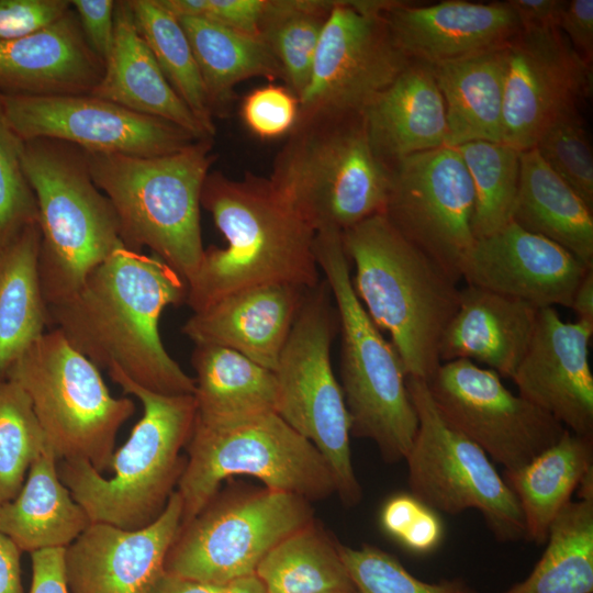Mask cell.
<instances>
[{
    "label": "cell",
    "instance_id": "43",
    "mask_svg": "<svg viewBox=\"0 0 593 593\" xmlns=\"http://www.w3.org/2000/svg\"><path fill=\"white\" fill-rule=\"evenodd\" d=\"M23 141L12 131L0 102V233L37 222L34 192L21 164Z\"/></svg>",
    "mask_w": 593,
    "mask_h": 593
},
{
    "label": "cell",
    "instance_id": "3",
    "mask_svg": "<svg viewBox=\"0 0 593 593\" xmlns=\"http://www.w3.org/2000/svg\"><path fill=\"white\" fill-rule=\"evenodd\" d=\"M342 239L363 309L390 335L406 377L428 382L441 363V337L459 305L458 282L383 213L343 231Z\"/></svg>",
    "mask_w": 593,
    "mask_h": 593
},
{
    "label": "cell",
    "instance_id": "33",
    "mask_svg": "<svg viewBox=\"0 0 593 593\" xmlns=\"http://www.w3.org/2000/svg\"><path fill=\"white\" fill-rule=\"evenodd\" d=\"M191 362L195 371L197 416L220 421L276 412L277 380L272 370L215 345H195Z\"/></svg>",
    "mask_w": 593,
    "mask_h": 593
},
{
    "label": "cell",
    "instance_id": "9",
    "mask_svg": "<svg viewBox=\"0 0 593 593\" xmlns=\"http://www.w3.org/2000/svg\"><path fill=\"white\" fill-rule=\"evenodd\" d=\"M186 447L188 457L176 490L182 502L181 526L233 475L254 477L267 489L309 502L336 493L324 458L276 412L220 421L195 413Z\"/></svg>",
    "mask_w": 593,
    "mask_h": 593
},
{
    "label": "cell",
    "instance_id": "17",
    "mask_svg": "<svg viewBox=\"0 0 593 593\" xmlns=\"http://www.w3.org/2000/svg\"><path fill=\"white\" fill-rule=\"evenodd\" d=\"M7 122L22 141L47 137L90 153L156 157L202 139L165 120L91 94L4 96Z\"/></svg>",
    "mask_w": 593,
    "mask_h": 593
},
{
    "label": "cell",
    "instance_id": "49",
    "mask_svg": "<svg viewBox=\"0 0 593 593\" xmlns=\"http://www.w3.org/2000/svg\"><path fill=\"white\" fill-rule=\"evenodd\" d=\"M575 53L589 65L593 60V0L566 1L559 23Z\"/></svg>",
    "mask_w": 593,
    "mask_h": 593
},
{
    "label": "cell",
    "instance_id": "6",
    "mask_svg": "<svg viewBox=\"0 0 593 593\" xmlns=\"http://www.w3.org/2000/svg\"><path fill=\"white\" fill-rule=\"evenodd\" d=\"M21 164L37 204L38 276L48 307L69 299L122 246L119 223L91 178L86 150L32 138L23 141Z\"/></svg>",
    "mask_w": 593,
    "mask_h": 593
},
{
    "label": "cell",
    "instance_id": "24",
    "mask_svg": "<svg viewBox=\"0 0 593 593\" xmlns=\"http://www.w3.org/2000/svg\"><path fill=\"white\" fill-rule=\"evenodd\" d=\"M103 70L71 10L34 34L0 42V94H90Z\"/></svg>",
    "mask_w": 593,
    "mask_h": 593
},
{
    "label": "cell",
    "instance_id": "39",
    "mask_svg": "<svg viewBox=\"0 0 593 593\" xmlns=\"http://www.w3.org/2000/svg\"><path fill=\"white\" fill-rule=\"evenodd\" d=\"M474 190L472 231L475 239L511 222L516 199L521 152L504 143L472 141L456 146Z\"/></svg>",
    "mask_w": 593,
    "mask_h": 593
},
{
    "label": "cell",
    "instance_id": "19",
    "mask_svg": "<svg viewBox=\"0 0 593 593\" xmlns=\"http://www.w3.org/2000/svg\"><path fill=\"white\" fill-rule=\"evenodd\" d=\"M181 517L175 490L159 517L143 528L91 523L64 550L69 593H149L164 572Z\"/></svg>",
    "mask_w": 593,
    "mask_h": 593
},
{
    "label": "cell",
    "instance_id": "18",
    "mask_svg": "<svg viewBox=\"0 0 593 593\" xmlns=\"http://www.w3.org/2000/svg\"><path fill=\"white\" fill-rule=\"evenodd\" d=\"M505 65L502 143L519 152L592 92V65L559 29L521 30L505 46Z\"/></svg>",
    "mask_w": 593,
    "mask_h": 593
},
{
    "label": "cell",
    "instance_id": "25",
    "mask_svg": "<svg viewBox=\"0 0 593 593\" xmlns=\"http://www.w3.org/2000/svg\"><path fill=\"white\" fill-rule=\"evenodd\" d=\"M538 311L522 300L467 286L441 337L440 362L468 359L512 379L532 342Z\"/></svg>",
    "mask_w": 593,
    "mask_h": 593
},
{
    "label": "cell",
    "instance_id": "42",
    "mask_svg": "<svg viewBox=\"0 0 593 593\" xmlns=\"http://www.w3.org/2000/svg\"><path fill=\"white\" fill-rule=\"evenodd\" d=\"M535 147L550 169L593 209V153L580 111L557 119Z\"/></svg>",
    "mask_w": 593,
    "mask_h": 593
},
{
    "label": "cell",
    "instance_id": "23",
    "mask_svg": "<svg viewBox=\"0 0 593 593\" xmlns=\"http://www.w3.org/2000/svg\"><path fill=\"white\" fill-rule=\"evenodd\" d=\"M307 291L288 283L243 289L194 312L181 332L195 345L225 347L275 371Z\"/></svg>",
    "mask_w": 593,
    "mask_h": 593
},
{
    "label": "cell",
    "instance_id": "36",
    "mask_svg": "<svg viewBox=\"0 0 593 593\" xmlns=\"http://www.w3.org/2000/svg\"><path fill=\"white\" fill-rule=\"evenodd\" d=\"M255 575L267 593L356 591L333 541L315 522L272 547Z\"/></svg>",
    "mask_w": 593,
    "mask_h": 593
},
{
    "label": "cell",
    "instance_id": "57",
    "mask_svg": "<svg viewBox=\"0 0 593 593\" xmlns=\"http://www.w3.org/2000/svg\"><path fill=\"white\" fill-rule=\"evenodd\" d=\"M320 593H356V591H326Z\"/></svg>",
    "mask_w": 593,
    "mask_h": 593
},
{
    "label": "cell",
    "instance_id": "16",
    "mask_svg": "<svg viewBox=\"0 0 593 593\" xmlns=\"http://www.w3.org/2000/svg\"><path fill=\"white\" fill-rule=\"evenodd\" d=\"M427 384L447 422L505 472L527 465L566 430L552 416L512 393L496 372L468 359L441 362Z\"/></svg>",
    "mask_w": 593,
    "mask_h": 593
},
{
    "label": "cell",
    "instance_id": "2",
    "mask_svg": "<svg viewBox=\"0 0 593 593\" xmlns=\"http://www.w3.org/2000/svg\"><path fill=\"white\" fill-rule=\"evenodd\" d=\"M201 206L211 213L226 246L204 249L187 282L186 303L193 313L250 287L288 283L310 290L320 283L316 232L269 178L209 172Z\"/></svg>",
    "mask_w": 593,
    "mask_h": 593
},
{
    "label": "cell",
    "instance_id": "31",
    "mask_svg": "<svg viewBox=\"0 0 593 593\" xmlns=\"http://www.w3.org/2000/svg\"><path fill=\"white\" fill-rule=\"evenodd\" d=\"M37 222L0 233V379L16 358L49 327L38 276Z\"/></svg>",
    "mask_w": 593,
    "mask_h": 593
},
{
    "label": "cell",
    "instance_id": "46",
    "mask_svg": "<svg viewBox=\"0 0 593 593\" xmlns=\"http://www.w3.org/2000/svg\"><path fill=\"white\" fill-rule=\"evenodd\" d=\"M266 0H157L176 18H202L228 29L259 36Z\"/></svg>",
    "mask_w": 593,
    "mask_h": 593
},
{
    "label": "cell",
    "instance_id": "5",
    "mask_svg": "<svg viewBox=\"0 0 593 593\" xmlns=\"http://www.w3.org/2000/svg\"><path fill=\"white\" fill-rule=\"evenodd\" d=\"M211 139L156 157L86 152L91 178L116 214L122 245L149 248L187 282L204 254L200 208L214 158Z\"/></svg>",
    "mask_w": 593,
    "mask_h": 593
},
{
    "label": "cell",
    "instance_id": "55",
    "mask_svg": "<svg viewBox=\"0 0 593 593\" xmlns=\"http://www.w3.org/2000/svg\"><path fill=\"white\" fill-rule=\"evenodd\" d=\"M224 593H267L258 578L254 575L240 578L226 584Z\"/></svg>",
    "mask_w": 593,
    "mask_h": 593
},
{
    "label": "cell",
    "instance_id": "22",
    "mask_svg": "<svg viewBox=\"0 0 593 593\" xmlns=\"http://www.w3.org/2000/svg\"><path fill=\"white\" fill-rule=\"evenodd\" d=\"M382 13L398 49L409 60L427 65L501 48L522 30L507 1H393Z\"/></svg>",
    "mask_w": 593,
    "mask_h": 593
},
{
    "label": "cell",
    "instance_id": "48",
    "mask_svg": "<svg viewBox=\"0 0 593 593\" xmlns=\"http://www.w3.org/2000/svg\"><path fill=\"white\" fill-rule=\"evenodd\" d=\"M83 36L93 53L105 63L114 37V7L112 0H72Z\"/></svg>",
    "mask_w": 593,
    "mask_h": 593
},
{
    "label": "cell",
    "instance_id": "37",
    "mask_svg": "<svg viewBox=\"0 0 593 593\" xmlns=\"http://www.w3.org/2000/svg\"><path fill=\"white\" fill-rule=\"evenodd\" d=\"M334 0H266L259 37L278 61L284 86L298 99L305 90L320 37Z\"/></svg>",
    "mask_w": 593,
    "mask_h": 593
},
{
    "label": "cell",
    "instance_id": "52",
    "mask_svg": "<svg viewBox=\"0 0 593 593\" xmlns=\"http://www.w3.org/2000/svg\"><path fill=\"white\" fill-rule=\"evenodd\" d=\"M20 556L21 550L0 534V593H24Z\"/></svg>",
    "mask_w": 593,
    "mask_h": 593
},
{
    "label": "cell",
    "instance_id": "32",
    "mask_svg": "<svg viewBox=\"0 0 593 593\" xmlns=\"http://www.w3.org/2000/svg\"><path fill=\"white\" fill-rule=\"evenodd\" d=\"M592 467L593 436L566 429L527 465L504 473L524 517L525 539L536 545L546 542L550 525Z\"/></svg>",
    "mask_w": 593,
    "mask_h": 593
},
{
    "label": "cell",
    "instance_id": "7",
    "mask_svg": "<svg viewBox=\"0 0 593 593\" xmlns=\"http://www.w3.org/2000/svg\"><path fill=\"white\" fill-rule=\"evenodd\" d=\"M270 181L316 232H340L383 213L391 169L376 155L360 115L298 119Z\"/></svg>",
    "mask_w": 593,
    "mask_h": 593
},
{
    "label": "cell",
    "instance_id": "54",
    "mask_svg": "<svg viewBox=\"0 0 593 593\" xmlns=\"http://www.w3.org/2000/svg\"><path fill=\"white\" fill-rule=\"evenodd\" d=\"M570 309L577 321L593 323V267L589 268L578 284Z\"/></svg>",
    "mask_w": 593,
    "mask_h": 593
},
{
    "label": "cell",
    "instance_id": "10",
    "mask_svg": "<svg viewBox=\"0 0 593 593\" xmlns=\"http://www.w3.org/2000/svg\"><path fill=\"white\" fill-rule=\"evenodd\" d=\"M7 379L27 394L46 444L58 460L110 469L120 427L134 414L127 398L111 395L99 368L49 328L12 363Z\"/></svg>",
    "mask_w": 593,
    "mask_h": 593
},
{
    "label": "cell",
    "instance_id": "12",
    "mask_svg": "<svg viewBox=\"0 0 593 593\" xmlns=\"http://www.w3.org/2000/svg\"><path fill=\"white\" fill-rule=\"evenodd\" d=\"M418 427L405 457L411 494L434 511L478 510L500 541L525 539L518 501L488 455L441 415L427 381L406 377Z\"/></svg>",
    "mask_w": 593,
    "mask_h": 593
},
{
    "label": "cell",
    "instance_id": "8",
    "mask_svg": "<svg viewBox=\"0 0 593 593\" xmlns=\"http://www.w3.org/2000/svg\"><path fill=\"white\" fill-rule=\"evenodd\" d=\"M314 251L338 315L342 390L350 435L372 440L389 463L404 460L418 418L402 360L354 291L342 232L316 231Z\"/></svg>",
    "mask_w": 593,
    "mask_h": 593
},
{
    "label": "cell",
    "instance_id": "26",
    "mask_svg": "<svg viewBox=\"0 0 593 593\" xmlns=\"http://www.w3.org/2000/svg\"><path fill=\"white\" fill-rule=\"evenodd\" d=\"M362 118L376 155L389 168L411 155L448 146L445 103L430 65L410 61Z\"/></svg>",
    "mask_w": 593,
    "mask_h": 593
},
{
    "label": "cell",
    "instance_id": "11",
    "mask_svg": "<svg viewBox=\"0 0 593 593\" xmlns=\"http://www.w3.org/2000/svg\"><path fill=\"white\" fill-rule=\"evenodd\" d=\"M324 281L307 291L275 369L276 413L324 458L336 493L357 505L362 489L350 452V417L331 363V345L339 327Z\"/></svg>",
    "mask_w": 593,
    "mask_h": 593
},
{
    "label": "cell",
    "instance_id": "30",
    "mask_svg": "<svg viewBox=\"0 0 593 593\" xmlns=\"http://www.w3.org/2000/svg\"><path fill=\"white\" fill-rule=\"evenodd\" d=\"M580 195L539 155L521 152V171L511 221L566 248L593 266V214Z\"/></svg>",
    "mask_w": 593,
    "mask_h": 593
},
{
    "label": "cell",
    "instance_id": "4",
    "mask_svg": "<svg viewBox=\"0 0 593 593\" xmlns=\"http://www.w3.org/2000/svg\"><path fill=\"white\" fill-rule=\"evenodd\" d=\"M108 372L143 405L128 439L114 450L108 479L86 460H58V475L91 523L135 530L165 510L186 465L180 451L190 438L195 413L193 394L167 395L138 387L115 367Z\"/></svg>",
    "mask_w": 593,
    "mask_h": 593
},
{
    "label": "cell",
    "instance_id": "50",
    "mask_svg": "<svg viewBox=\"0 0 593 593\" xmlns=\"http://www.w3.org/2000/svg\"><path fill=\"white\" fill-rule=\"evenodd\" d=\"M65 548L31 552L32 583L30 593H69L65 567Z\"/></svg>",
    "mask_w": 593,
    "mask_h": 593
},
{
    "label": "cell",
    "instance_id": "29",
    "mask_svg": "<svg viewBox=\"0 0 593 593\" xmlns=\"http://www.w3.org/2000/svg\"><path fill=\"white\" fill-rule=\"evenodd\" d=\"M505 46L430 65L445 103L448 146L502 143Z\"/></svg>",
    "mask_w": 593,
    "mask_h": 593
},
{
    "label": "cell",
    "instance_id": "47",
    "mask_svg": "<svg viewBox=\"0 0 593 593\" xmlns=\"http://www.w3.org/2000/svg\"><path fill=\"white\" fill-rule=\"evenodd\" d=\"M68 0H0V42L34 34L70 11Z\"/></svg>",
    "mask_w": 593,
    "mask_h": 593
},
{
    "label": "cell",
    "instance_id": "28",
    "mask_svg": "<svg viewBox=\"0 0 593 593\" xmlns=\"http://www.w3.org/2000/svg\"><path fill=\"white\" fill-rule=\"evenodd\" d=\"M57 465L47 446L32 462L19 493L0 505V534L21 551L66 548L91 524L61 482Z\"/></svg>",
    "mask_w": 593,
    "mask_h": 593
},
{
    "label": "cell",
    "instance_id": "40",
    "mask_svg": "<svg viewBox=\"0 0 593 593\" xmlns=\"http://www.w3.org/2000/svg\"><path fill=\"white\" fill-rule=\"evenodd\" d=\"M47 446L27 394L16 382L0 379V505L19 493Z\"/></svg>",
    "mask_w": 593,
    "mask_h": 593
},
{
    "label": "cell",
    "instance_id": "56",
    "mask_svg": "<svg viewBox=\"0 0 593 593\" xmlns=\"http://www.w3.org/2000/svg\"><path fill=\"white\" fill-rule=\"evenodd\" d=\"M575 491L580 500L593 501V467L585 472Z\"/></svg>",
    "mask_w": 593,
    "mask_h": 593
},
{
    "label": "cell",
    "instance_id": "41",
    "mask_svg": "<svg viewBox=\"0 0 593 593\" xmlns=\"http://www.w3.org/2000/svg\"><path fill=\"white\" fill-rule=\"evenodd\" d=\"M337 549L356 593H478L460 578L422 581L396 557L371 545L353 548L337 542Z\"/></svg>",
    "mask_w": 593,
    "mask_h": 593
},
{
    "label": "cell",
    "instance_id": "35",
    "mask_svg": "<svg viewBox=\"0 0 593 593\" xmlns=\"http://www.w3.org/2000/svg\"><path fill=\"white\" fill-rule=\"evenodd\" d=\"M529 575L503 593H593V501H570Z\"/></svg>",
    "mask_w": 593,
    "mask_h": 593
},
{
    "label": "cell",
    "instance_id": "51",
    "mask_svg": "<svg viewBox=\"0 0 593 593\" xmlns=\"http://www.w3.org/2000/svg\"><path fill=\"white\" fill-rule=\"evenodd\" d=\"M522 30L559 29L566 0H508Z\"/></svg>",
    "mask_w": 593,
    "mask_h": 593
},
{
    "label": "cell",
    "instance_id": "53",
    "mask_svg": "<svg viewBox=\"0 0 593 593\" xmlns=\"http://www.w3.org/2000/svg\"><path fill=\"white\" fill-rule=\"evenodd\" d=\"M225 586L187 579L164 570L149 593H224Z\"/></svg>",
    "mask_w": 593,
    "mask_h": 593
},
{
    "label": "cell",
    "instance_id": "1",
    "mask_svg": "<svg viewBox=\"0 0 593 593\" xmlns=\"http://www.w3.org/2000/svg\"><path fill=\"white\" fill-rule=\"evenodd\" d=\"M187 281L157 256L118 247L67 300L48 306L49 327L99 369L118 368L152 392L193 394L189 377L165 349L159 317L187 300Z\"/></svg>",
    "mask_w": 593,
    "mask_h": 593
},
{
    "label": "cell",
    "instance_id": "14",
    "mask_svg": "<svg viewBox=\"0 0 593 593\" xmlns=\"http://www.w3.org/2000/svg\"><path fill=\"white\" fill-rule=\"evenodd\" d=\"M392 3L334 0L298 119L360 115L409 65L382 13Z\"/></svg>",
    "mask_w": 593,
    "mask_h": 593
},
{
    "label": "cell",
    "instance_id": "34",
    "mask_svg": "<svg viewBox=\"0 0 593 593\" xmlns=\"http://www.w3.org/2000/svg\"><path fill=\"white\" fill-rule=\"evenodd\" d=\"M191 45L212 115L224 111L240 81L262 77L282 80L280 66L259 36L202 18L179 19Z\"/></svg>",
    "mask_w": 593,
    "mask_h": 593
},
{
    "label": "cell",
    "instance_id": "44",
    "mask_svg": "<svg viewBox=\"0 0 593 593\" xmlns=\"http://www.w3.org/2000/svg\"><path fill=\"white\" fill-rule=\"evenodd\" d=\"M385 533L416 553L436 549L444 536L443 523L432 510L413 494H396L381 511Z\"/></svg>",
    "mask_w": 593,
    "mask_h": 593
},
{
    "label": "cell",
    "instance_id": "21",
    "mask_svg": "<svg viewBox=\"0 0 593 593\" xmlns=\"http://www.w3.org/2000/svg\"><path fill=\"white\" fill-rule=\"evenodd\" d=\"M589 268L562 246L511 221L497 232L475 239L463 262L461 279L467 286L518 299L537 309H570Z\"/></svg>",
    "mask_w": 593,
    "mask_h": 593
},
{
    "label": "cell",
    "instance_id": "45",
    "mask_svg": "<svg viewBox=\"0 0 593 593\" xmlns=\"http://www.w3.org/2000/svg\"><path fill=\"white\" fill-rule=\"evenodd\" d=\"M300 101L284 85L268 83L251 90L242 101L240 116L251 134L273 139L296 124Z\"/></svg>",
    "mask_w": 593,
    "mask_h": 593
},
{
    "label": "cell",
    "instance_id": "27",
    "mask_svg": "<svg viewBox=\"0 0 593 593\" xmlns=\"http://www.w3.org/2000/svg\"><path fill=\"white\" fill-rule=\"evenodd\" d=\"M90 94L212 138L164 76L137 31L128 0L115 1L112 49Z\"/></svg>",
    "mask_w": 593,
    "mask_h": 593
},
{
    "label": "cell",
    "instance_id": "20",
    "mask_svg": "<svg viewBox=\"0 0 593 593\" xmlns=\"http://www.w3.org/2000/svg\"><path fill=\"white\" fill-rule=\"evenodd\" d=\"M593 323L564 322L555 307L538 311L529 347L512 380L518 394L566 429L593 436Z\"/></svg>",
    "mask_w": 593,
    "mask_h": 593
},
{
    "label": "cell",
    "instance_id": "13",
    "mask_svg": "<svg viewBox=\"0 0 593 593\" xmlns=\"http://www.w3.org/2000/svg\"><path fill=\"white\" fill-rule=\"evenodd\" d=\"M310 503L267 488L216 494L179 528L164 570L216 585L254 575L272 547L314 522Z\"/></svg>",
    "mask_w": 593,
    "mask_h": 593
},
{
    "label": "cell",
    "instance_id": "15",
    "mask_svg": "<svg viewBox=\"0 0 593 593\" xmlns=\"http://www.w3.org/2000/svg\"><path fill=\"white\" fill-rule=\"evenodd\" d=\"M383 214L414 246L452 280H461L463 262L475 237L474 190L456 147L411 155L391 168Z\"/></svg>",
    "mask_w": 593,
    "mask_h": 593
},
{
    "label": "cell",
    "instance_id": "38",
    "mask_svg": "<svg viewBox=\"0 0 593 593\" xmlns=\"http://www.w3.org/2000/svg\"><path fill=\"white\" fill-rule=\"evenodd\" d=\"M128 3L137 31L169 85L213 137L215 125L204 85L179 19L157 0H128Z\"/></svg>",
    "mask_w": 593,
    "mask_h": 593
}]
</instances>
